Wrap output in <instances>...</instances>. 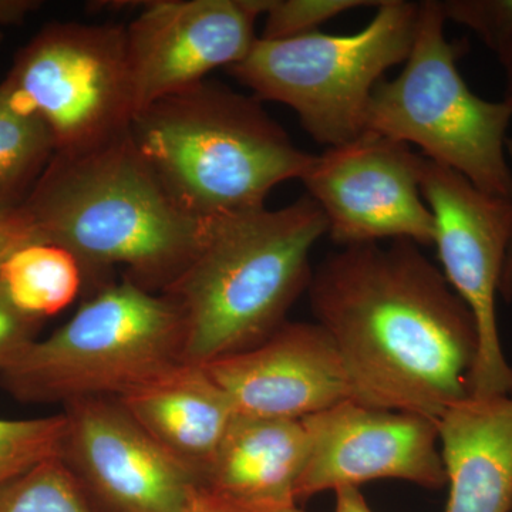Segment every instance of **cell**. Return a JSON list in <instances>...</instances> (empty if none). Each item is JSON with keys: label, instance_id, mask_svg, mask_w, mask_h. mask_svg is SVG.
I'll return each mask as SVG.
<instances>
[{"label": "cell", "instance_id": "cell-16", "mask_svg": "<svg viewBox=\"0 0 512 512\" xmlns=\"http://www.w3.org/2000/svg\"><path fill=\"white\" fill-rule=\"evenodd\" d=\"M141 427L205 484L234 407L202 365L181 362L119 397Z\"/></svg>", "mask_w": 512, "mask_h": 512}, {"label": "cell", "instance_id": "cell-14", "mask_svg": "<svg viewBox=\"0 0 512 512\" xmlns=\"http://www.w3.org/2000/svg\"><path fill=\"white\" fill-rule=\"evenodd\" d=\"M202 366L245 416L303 420L352 400L338 349L316 322H286L255 348Z\"/></svg>", "mask_w": 512, "mask_h": 512}, {"label": "cell", "instance_id": "cell-25", "mask_svg": "<svg viewBox=\"0 0 512 512\" xmlns=\"http://www.w3.org/2000/svg\"><path fill=\"white\" fill-rule=\"evenodd\" d=\"M183 512H305L296 503L248 500L200 485Z\"/></svg>", "mask_w": 512, "mask_h": 512}, {"label": "cell", "instance_id": "cell-19", "mask_svg": "<svg viewBox=\"0 0 512 512\" xmlns=\"http://www.w3.org/2000/svg\"><path fill=\"white\" fill-rule=\"evenodd\" d=\"M55 153L45 124L0 83V211L23 207Z\"/></svg>", "mask_w": 512, "mask_h": 512}, {"label": "cell", "instance_id": "cell-24", "mask_svg": "<svg viewBox=\"0 0 512 512\" xmlns=\"http://www.w3.org/2000/svg\"><path fill=\"white\" fill-rule=\"evenodd\" d=\"M42 323L16 308L0 286V369L35 342Z\"/></svg>", "mask_w": 512, "mask_h": 512}, {"label": "cell", "instance_id": "cell-29", "mask_svg": "<svg viewBox=\"0 0 512 512\" xmlns=\"http://www.w3.org/2000/svg\"><path fill=\"white\" fill-rule=\"evenodd\" d=\"M495 53L500 56L505 74H507V97H505V103L510 104L512 109V40L501 46Z\"/></svg>", "mask_w": 512, "mask_h": 512}, {"label": "cell", "instance_id": "cell-18", "mask_svg": "<svg viewBox=\"0 0 512 512\" xmlns=\"http://www.w3.org/2000/svg\"><path fill=\"white\" fill-rule=\"evenodd\" d=\"M86 276L72 252L52 242L20 248L0 268V286L26 315L45 320L76 301Z\"/></svg>", "mask_w": 512, "mask_h": 512}, {"label": "cell", "instance_id": "cell-8", "mask_svg": "<svg viewBox=\"0 0 512 512\" xmlns=\"http://www.w3.org/2000/svg\"><path fill=\"white\" fill-rule=\"evenodd\" d=\"M2 86L45 124L56 153L123 136L136 116L126 26L49 23L16 53Z\"/></svg>", "mask_w": 512, "mask_h": 512}, {"label": "cell", "instance_id": "cell-17", "mask_svg": "<svg viewBox=\"0 0 512 512\" xmlns=\"http://www.w3.org/2000/svg\"><path fill=\"white\" fill-rule=\"evenodd\" d=\"M308 444L302 420L235 413L204 485L248 500L296 503Z\"/></svg>", "mask_w": 512, "mask_h": 512}, {"label": "cell", "instance_id": "cell-5", "mask_svg": "<svg viewBox=\"0 0 512 512\" xmlns=\"http://www.w3.org/2000/svg\"><path fill=\"white\" fill-rule=\"evenodd\" d=\"M184 342L174 299L127 278L106 282L63 326L0 369V383L26 403L121 397L184 362Z\"/></svg>", "mask_w": 512, "mask_h": 512}, {"label": "cell", "instance_id": "cell-22", "mask_svg": "<svg viewBox=\"0 0 512 512\" xmlns=\"http://www.w3.org/2000/svg\"><path fill=\"white\" fill-rule=\"evenodd\" d=\"M380 0H269L261 39H288L319 30L328 20L357 8L373 6Z\"/></svg>", "mask_w": 512, "mask_h": 512}, {"label": "cell", "instance_id": "cell-10", "mask_svg": "<svg viewBox=\"0 0 512 512\" xmlns=\"http://www.w3.org/2000/svg\"><path fill=\"white\" fill-rule=\"evenodd\" d=\"M423 156L365 130L313 157L301 181L319 205L338 247L404 239L434 242V218L420 191Z\"/></svg>", "mask_w": 512, "mask_h": 512}, {"label": "cell", "instance_id": "cell-6", "mask_svg": "<svg viewBox=\"0 0 512 512\" xmlns=\"http://www.w3.org/2000/svg\"><path fill=\"white\" fill-rule=\"evenodd\" d=\"M376 15L352 35L315 32L256 39L241 63L229 67L259 101L295 111L303 130L336 147L366 130L367 107L383 74L412 50L420 3L380 0Z\"/></svg>", "mask_w": 512, "mask_h": 512}, {"label": "cell", "instance_id": "cell-15", "mask_svg": "<svg viewBox=\"0 0 512 512\" xmlns=\"http://www.w3.org/2000/svg\"><path fill=\"white\" fill-rule=\"evenodd\" d=\"M444 512L512 511V392L468 396L439 421Z\"/></svg>", "mask_w": 512, "mask_h": 512}, {"label": "cell", "instance_id": "cell-13", "mask_svg": "<svg viewBox=\"0 0 512 512\" xmlns=\"http://www.w3.org/2000/svg\"><path fill=\"white\" fill-rule=\"evenodd\" d=\"M269 0H154L126 26L136 114L241 63ZM136 117V116H134Z\"/></svg>", "mask_w": 512, "mask_h": 512}, {"label": "cell", "instance_id": "cell-1", "mask_svg": "<svg viewBox=\"0 0 512 512\" xmlns=\"http://www.w3.org/2000/svg\"><path fill=\"white\" fill-rule=\"evenodd\" d=\"M308 295L353 402L439 421L470 396L476 320L419 245L340 247L313 269Z\"/></svg>", "mask_w": 512, "mask_h": 512}, {"label": "cell", "instance_id": "cell-11", "mask_svg": "<svg viewBox=\"0 0 512 512\" xmlns=\"http://www.w3.org/2000/svg\"><path fill=\"white\" fill-rule=\"evenodd\" d=\"M60 458L97 512H183L200 487L119 397L64 404Z\"/></svg>", "mask_w": 512, "mask_h": 512}, {"label": "cell", "instance_id": "cell-7", "mask_svg": "<svg viewBox=\"0 0 512 512\" xmlns=\"http://www.w3.org/2000/svg\"><path fill=\"white\" fill-rule=\"evenodd\" d=\"M446 22L440 2L420 3L410 55L396 79L377 84L366 130L414 144L421 156L463 175L478 190L512 198L505 156L511 106L471 92L457 67L463 47L447 39Z\"/></svg>", "mask_w": 512, "mask_h": 512}, {"label": "cell", "instance_id": "cell-2", "mask_svg": "<svg viewBox=\"0 0 512 512\" xmlns=\"http://www.w3.org/2000/svg\"><path fill=\"white\" fill-rule=\"evenodd\" d=\"M23 208L42 241L76 256L86 281L124 266V278L156 293L190 264L204 221L174 200L130 130L90 150L55 153Z\"/></svg>", "mask_w": 512, "mask_h": 512}, {"label": "cell", "instance_id": "cell-23", "mask_svg": "<svg viewBox=\"0 0 512 512\" xmlns=\"http://www.w3.org/2000/svg\"><path fill=\"white\" fill-rule=\"evenodd\" d=\"M440 5L447 20L473 29L494 52L512 40V0H448Z\"/></svg>", "mask_w": 512, "mask_h": 512}, {"label": "cell", "instance_id": "cell-9", "mask_svg": "<svg viewBox=\"0 0 512 512\" xmlns=\"http://www.w3.org/2000/svg\"><path fill=\"white\" fill-rule=\"evenodd\" d=\"M420 191L434 218V242L448 284L473 313L478 355L471 396L512 392V366L498 332L497 293L512 242V198L478 190L463 175L423 157Z\"/></svg>", "mask_w": 512, "mask_h": 512}, {"label": "cell", "instance_id": "cell-21", "mask_svg": "<svg viewBox=\"0 0 512 512\" xmlns=\"http://www.w3.org/2000/svg\"><path fill=\"white\" fill-rule=\"evenodd\" d=\"M64 413L39 419H0V487L49 458L59 457Z\"/></svg>", "mask_w": 512, "mask_h": 512}, {"label": "cell", "instance_id": "cell-20", "mask_svg": "<svg viewBox=\"0 0 512 512\" xmlns=\"http://www.w3.org/2000/svg\"><path fill=\"white\" fill-rule=\"evenodd\" d=\"M0 512H97L62 458L53 457L0 487Z\"/></svg>", "mask_w": 512, "mask_h": 512}, {"label": "cell", "instance_id": "cell-28", "mask_svg": "<svg viewBox=\"0 0 512 512\" xmlns=\"http://www.w3.org/2000/svg\"><path fill=\"white\" fill-rule=\"evenodd\" d=\"M335 512H373L357 487H343L335 491Z\"/></svg>", "mask_w": 512, "mask_h": 512}, {"label": "cell", "instance_id": "cell-31", "mask_svg": "<svg viewBox=\"0 0 512 512\" xmlns=\"http://www.w3.org/2000/svg\"><path fill=\"white\" fill-rule=\"evenodd\" d=\"M2 42H3V33L0 32V45H2Z\"/></svg>", "mask_w": 512, "mask_h": 512}, {"label": "cell", "instance_id": "cell-26", "mask_svg": "<svg viewBox=\"0 0 512 512\" xmlns=\"http://www.w3.org/2000/svg\"><path fill=\"white\" fill-rule=\"evenodd\" d=\"M42 241L25 208L0 211V268L20 248Z\"/></svg>", "mask_w": 512, "mask_h": 512}, {"label": "cell", "instance_id": "cell-4", "mask_svg": "<svg viewBox=\"0 0 512 512\" xmlns=\"http://www.w3.org/2000/svg\"><path fill=\"white\" fill-rule=\"evenodd\" d=\"M131 137L175 201L198 220L265 207L301 180L312 154L293 144L256 97L204 80L138 111Z\"/></svg>", "mask_w": 512, "mask_h": 512}, {"label": "cell", "instance_id": "cell-27", "mask_svg": "<svg viewBox=\"0 0 512 512\" xmlns=\"http://www.w3.org/2000/svg\"><path fill=\"white\" fill-rule=\"evenodd\" d=\"M40 8L39 0H0V28L20 25Z\"/></svg>", "mask_w": 512, "mask_h": 512}, {"label": "cell", "instance_id": "cell-12", "mask_svg": "<svg viewBox=\"0 0 512 512\" xmlns=\"http://www.w3.org/2000/svg\"><path fill=\"white\" fill-rule=\"evenodd\" d=\"M302 421L309 444L295 488L298 504L373 480H402L429 490L447 484L436 420L346 400Z\"/></svg>", "mask_w": 512, "mask_h": 512}, {"label": "cell", "instance_id": "cell-3", "mask_svg": "<svg viewBox=\"0 0 512 512\" xmlns=\"http://www.w3.org/2000/svg\"><path fill=\"white\" fill-rule=\"evenodd\" d=\"M328 222L311 197L202 221L190 264L165 291L183 312L184 362L207 365L255 348L308 291L311 254Z\"/></svg>", "mask_w": 512, "mask_h": 512}, {"label": "cell", "instance_id": "cell-30", "mask_svg": "<svg viewBox=\"0 0 512 512\" xmlns=\"http://www.w3.org/2000/svg\"><path fill=\"white\" fill-rule=\"evenodd\" d=\"M501 295L504 296L507 301L512 298V242L510 249H508L507 259H505L503 281H501Z\"/></svg>", "mask_w": 512, "mask_h": 512}]
</instances>
